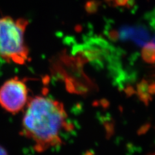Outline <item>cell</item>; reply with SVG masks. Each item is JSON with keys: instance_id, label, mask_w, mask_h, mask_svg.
<instances>
[{"instance_id": "1", "label": "cell", "mask_w": 155, "mask_h": 155, "mask_svg": "<svg viewBox=\"0 0 155 155\" xmlns=\"http://www.w3.org/2000/svg\"><path fill=\"white\" fill-rule=\"evenodd\" d=\"M22 120V134L41 153L62 144V134L72 126L63 104L42 96L29 99Z\"/></svg>"}, {"instance_id": "2", "label": "cell", "mask_w": 155, "mask_h": 155, "mask_svg": "<svg viewBox=\"0 0 155 155\" xmlns=\"http://www.w3.org/2000/svg\"><path fill=\"white\" fill-rule=\"evenodd\" d=\"M28 21L10 16L0 18V58L9 63L23 65L29 60L25 40Z\"/></svg>"}, {"instance_id": "3", "label": "cell", "mask_w": 155, "mask_h": 155, "mask_svg": "<svg viewBox=\"0 0 155 155\" xmlns=\"http://www.w3.org/2000/svg\"><path fill=\"white\" fill-rule=\"evenodd\" d=\"M28 92L25 82L15 77L0 87V106L7 112L17 114L26 107Z\"/></svg>"}, {"instance_id": "4", "label": "cell", "mask_w": 155, "mask_h": 155, "mask_svg": "<svg viewBox=\"0 0 155 155\" xmlns=\"http://www.w3.org/2000/svg\"><path fill=\"white\" fill-rule=\"evenodd\" d=\"M109 37L113 40L133 41L136 45L143 47L150 40V34L143 26H124L117 31H110Z\"/></svg>"}, {"instance_id": "5", "label": "cell", "mask_w": 155, "mask_h": 155, "mask_svg": "<svg viewBox=\"0 0 155 155\" xmlns=\"http://www.w3.org/2000/svg\"><path fill=\"white\" fill-rule=\"evenodd\" d=\"M142 56L145 61L150 64L155 63V45L153 42H148L143 46Z\"/></svg>"}, {"instance_id": "6", "label": "cell", "mask_w": 155, "mask_h": 155, "mask_svg": "<svg viewBox=\"0 0 155 155\" xmlns=\"http://www.w3.org/2000/svg\"><path fill=\"white\" fill-rule=\"evenodd\" d=\"M140 96L144 101H147L152 93H155V85H149L147 83L140 84L139 88Z\"/></svg>"}, {"instance_id": "7", "label": "cell", "mask_w": 155, "mask_h": 155, "mask_svg": "<svg viewBox=\"0 0 155 155\" xmlns=\"http://www.w3.org/2000/svg\"><path fill=\"white\" fill-rule=\"evenodd\" d=\"M145 18H146L147 20L149 21L150 25L155 30V8L153 11L149 12Z\"/></svg>"}, {"instance_id": "8", "label": "cell", "mask_w": 155, "mask_h": 155, "mask_svg": "<svg viewBox=\"0 0 155 155\" xmlns=\"http://www.w3.org/2000/svg\"><path fill=\"white\" fill-rule=\"evenodd\" d=\"M7 154L6 150L0 145V154Z\"/></svg>"}, {"instance_id": "9", "label": "cell", "mask_w": 155, "mask_h": 155, "mask_svg": "<svg viewBox=\"0 0 155 155\" xmlns=\"http://www.w3.org/2000/svg\"><path fill=\"white\" fill-rule=\"evenodd\" d=\"M151 42H153V43H154V44L155 45V36H154V38L153 39V41H152Z\"/></svg>"}]
</instances>
